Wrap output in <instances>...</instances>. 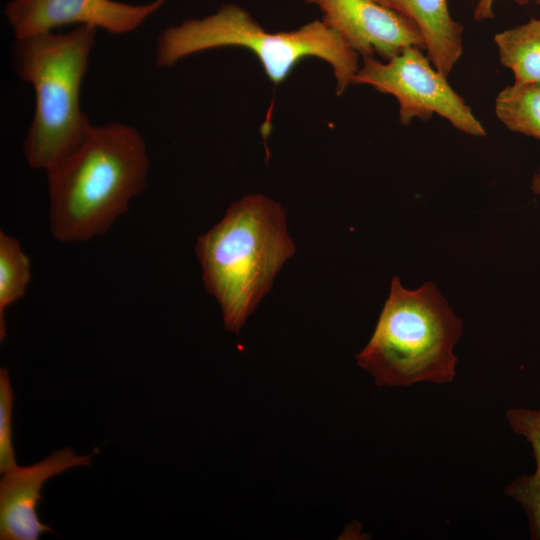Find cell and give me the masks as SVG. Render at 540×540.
Listing matches in <instances>:
<instances>
[{
  "label": "cell",
  "mask_w": 540,
  "mask_h": 540,
  "mask_svg": "<svg viewBox=\"0 0 540 540\" xmlns=\"http://www.w3.org/2000/svg\"><path fill=\"white\" fill-rule=\"evenodd\" d=\"M14 392L6 368L0 369V472L16 468L12 440V413Z\"/></svg>",
  "instance_id": "obj_15"
},
{
  "label": "cell",
  "mask_w": 540,
  "mask_h": 540,
  "mask_svg": "<svg viewBox=\"0 0 540 540\" xmlns=\"http://www.w3.org/2000/svg\"><path fill=\"white\" fill-rule=\"evenodd\" d=\"M537 5L540 7V0H535Z\"/></svg>",
  "instance_id": "obj_19"
},
{
  "label": "cell",
  "mask_w": 540,
  "mask_h": 540,
  "mask_svg": "<svg viewBox=\"0 0 540 540\" xmlns=\"http://www.w3.org/2000/svg\"><path fill=\"white\" fill-rule=\"evenodd\" d=\"M494 42L515 84L540 83V18L496 33Z\"/></svg>",
  "instance_id": "obj_12"
},
{
  "label": "cell",
  "mask_w": 540,
  "mask_h": 540,
  "mask_svg": "<svg viewBox=\"0 0 540 540\" xmlns=\"http://www.w3.org/2000/svg\"><path fill=\"white\" fill-rule=\"evenodd\" d=\"M225 46L251 50L275 84L283 82L303 58L319 57L333 68L337 95L353 84L360 68L359 54L322 20L297 30L270 33L235 4L223 5L203 19H188L163 30L157 39L156 63L170 67L191 54Z\"/></svg>",
  "instance_id": "obj_5"
},
{
  "label": "cell",
  "mask_w": 540,
  "mask_h": 540,
  "mask_svg": "<svg viewBox=\"0 0 540 540\" xmlns=\"http://www.w3.org/2000/svg\"><path fill=\"white\" fill-rule=\"evenodd\" d=\"M374 1L418 26L429 60L448 77L462 56L464 32V27L451 16L448 0Z\"/></svg>",
  "instance_id": "obj_10"
},
{
  "label": "cell",
  "mask_w": 540,
  "mask_h": 540,
  "mask_svg": "<svg viewBox=\"0 0 540 540\" xmlns=\"http://www.w3.org/2000/svg\"><path fill=\"white\" fill-rule=\"evenodd\" d=\"M165 2L131 5L113 0H11L5 7V16L16 39L69 24L125 34L137 29Z\"/></svg>",
  "instance_id": "obj_7"
},
{
  "label": "cell",
  "mask_w": 540,
  "mask_h": 540,
  "mask_svg": "<svg viewBox=\"0 0 540 540\" xmlns=\"http://www.w3.org/2000/svg\"><path fill=\"white\" fill-rule=\"evenodd\" d=\"M93 453L81 456L63 448L40 462L4 473L0 480V539L38 540L41 534L53 532L38 517L44 484L68 469L90 465Z\"/></svg>",
  "instance_id": "obj_9"
},
{
  "label": "cell",
  "mask_w": 540,
  "mask_h": 540,
  "mask_svg": "<svg viewBox=\"0 0 540 540\" xmlns=\"http://www.w3.org/2000/svg\"><path fill=\"white\" fill-rule=\"evenodd\" d=\"M362 58L353 84L370 85L380 93L394 96L402 125H409L413 119L427 121L436 114L462 133L486 136L482 123L422 48L407 47L387 61L374 56Z\"/></svg>",
  "instance_id": "obj_6"
},
{
  "label": "cell",
  "mask_w": 540,
  "mask_h": 540,
  "mask_svg": "<svg viewBox=\"0 0 540 540\" xmlns=\"http://www.w3.org/2000/svg\"><path fill=\"white\" fill-rule=\"evenodd\" d=\"M146 145L126 124L92 125L67 157L46 171L54 238L83 242L105 234L145 187Z\"/></svg>",
  "instance_id": "obj_1"
},
{
  "label": "cell",
  "mask_w": 540,
  "mask_h": 540,
  "mask_svg": "<svg viewBox=\"0 0 540 540\" xmlns=\"http://www.w3.org/2000/svg\"><path fill=\"white\" fill-rule=\"evenodd\" d=\"M519 5L527 4L530 0H512Z\"/></svg>",
  "instance_id": "obj_18"
},
{
  "label": "cell",
  "mask_w": 540,
  "mask_h": 540,
  "mask_svg": "<svg viewBox=\"0 0 540 540\" xmlns=\"http://www.w3.org/2000/svg\"><path fill=\"white\" fill-rule=\"evenodd\" d=\"M295 251L283 208L260 194L233 203L198 237L204 287L219 303L227 330L240 332Z\"/></svg>",
  "instance_id": "obj_2"
},
{
  "label": "cell",
  "mask_w": 540,
  "mask_h": 540,
  "mask_svg": "<svg viewBox=\"0 0 540 540\" xmlns=\"http://www.w3.org/2000/svg\"><path fill=\"white\" fill-rule=\"evenodd\" d=\"M512 432L530 445L535 470L512 480L504 489L505 495L523 509L532 540H540V409L513 407L506 411Z\"/></svg>",
  "instance_id": "obj_11"
},
{
  "label": "cell",
  "mask_w": 540,
  "mask_h": 540,
  "mask_svg": "<svg viewBox=\"0 0 540 540\" xmlns=\"http://www.w3.org/2000/svg\"><path fill=\"white\" fill-rule=\"evenodd\" d=\"M96 31L81 25L67 33L18 38L12 45V67L35 93L34 117L23 146L27 163L34 169L54 167L92 127L80 106V88Z\"/></svg>",
  "instance_id": "obj_4"
},
{
  "label": "cell",
  "mask_w": 540,
  "mask_h": 540,
  "mask_svg": "<svg viewBox=\"0 0 540 540\" xmlns=\"http://www.w3.org/2000/svg\"><path fill=\"white\" fill-rule=\"evenodd\" d=\"M494 112L510 131L540 141V83L505 87L495 98Z\"/></svg>",
  "instance_id": "obj_13"
},
{
  "label": "cell",
  "mask_w": 540,
  "mask_h": 540,
  "mask_svg": "<svg viewBox=\"0 0 540 540\" xmlns=\"http://www.w3.org/2000/svg\"><path fill=\"white\" fill-rule=\"evenodd\" d=\"M531 190L532 192L540 197V166L534 172L531 180Z\"/></svg>",
  "instance_id": "obj_17"
},
{
  "label": "cell",
  "mask_w": 540,
  "mask_h": 540,
  "mask_svg": "<svg viewBox=\"0 0 540 540\" xmlns=\"http://www.w3.org/2000/svg\"><path fill=\"white\" fill-rule=\"evenodd\" d=\"M462 333V319L433 282L408 289L395 276L374 332L355 358L376 386L445 385L456 376L454 348Z\"/></svg>",
  "instance_id": "obj_3"
},
{
  "label": "cell",
  "mask_w": 540,
  "mask_h": 540,
  "mask_svg": "<svg viewBox=\"0 0 540 540\" xmlns=\"http://www.w3.org/2000/svg\"><path fill=\"white\" fill-rule=\"evenodd\" d=\"M321 10L322 21L362 57L390 60L410 46L425 50L418 26L374 0H305Z\"/></svg>",
  "instance_id": "obj_8"
},
{
  "label": "cell",
  "mask_w": 540,
  "mask_h": 540,
  "mask_svg": "<svg viewBox=\"0 0 540 540\" xmlns=\"http://www.w3.org/2000/svg\"><path fill=\"white\" fill-rule=\"evenodd\" d=\"M31 277L30 261L20 243L0 231V339L7 335L6 309L22 298Z\"/></svg>",
  "instance_id": "obj_14"
},
{
  "label": "cell",
  "mask_w": 540,
  "mask_h": 540,
  "mask_svg": "<svg viewBox=\"0 0 540 540\" xmlns=\"http://www.w3.org/2000/svg\"><path fill=\"white\" fill-rule=\"evenodd\" d=\"M496 0H476L474 19L476 21L491 20L495 17L494 4Z\"/></svg>",
  "instance_id": "obj_16"
}]
</instances>
